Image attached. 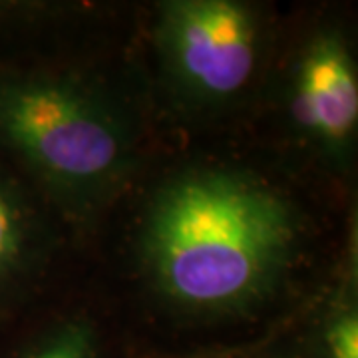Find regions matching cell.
Segmentation results:
<instances>
[{
	"mask_svg": "<svg viewBox=\"0 0 358 358\" xmlns=\"http://www.w3.org/2000/svg\"><path fill=\"white\" fill-rule=\"evenodd\" d=\"M155 40L179 96L205 108L235 100L253 82L263 26L243 2L171 0L159 6Z\"/></svg>",
	"mask_w": 358,
	"mask_h": 358,
	"instance_id": "3957f363",
	"label": "cell"
},
{
	"mask_svg": "<svg viewBox=\"0 0 358 358\" xmlns=\"http://www.w3.org/2000/svg\"><path fill=\"white\" fill-rule=\"evenodd\" d=\"M0 358H98V336L88 320L68 319Z\"/></svg>",
	"mask_w": 358,
	"mask_h": 358,
	"instance_id": "8992f818",
	"label": "cell"
},
{
	"mask_svg": "<svg viewBox=\"0 0 358 358\" xmlns=\"http://www.w3.org/2000/svg\"><path fill=\"white\" fill-rule=\"evenodd\" d=\"M0 155L68 207L112 195L134 162L128 124L82 82L0 60Z\"/></svg>",
	"mask_w": 358,
	"mask_h": 358,
	"instance_id": "7a4b0ae2",
	"label": "cell"
},
{
	"mask_svg": "<svg viewBox=\"0 0 358 358\" xmlns=\"http://www.w3.org/2000/svg\"><path fill=\"white\" fill-rule=\"evenodd\" d=\"M299 215L251 173L197 167L162 185L140 233L148 279L189 315H227L263 301L299 247Z\"/></svg>",
	"mask_w": 358,
	"mask_h": 358,
	"instance_id": "6da1fadb",
	"label": "cell"
},
{
	"mask_svg": "<svg viewBox=\"0 0 358 358\" xmlns=\"http://www.w3.org/2000/svg\"><path fill=\"white\" fill-rule=\"evenodd\" d=\"M44 257V231L20 176L0 155V329L24 303Z\"/></svg>",
	"mask_w": 358,
	"mask_h": 358,
	"instance_id": "5b68a950",
	"label": "cell"
},
{
	"mask_svg": "<svg viewBox=\"0 0 358 358\" xmlns=\"http://www.w3.org/2000/svg\"><path fill=\"white\" fill-rule=\"evenodd\" d=\"M324 358H358V315L355 307L336 310L324 329Z\"/></svg>",
	"mask_w": 358,
	"mask_h": 358,
	"instance_id": "52a82bcc",
	"label": "cell"
},
{
	"mask_svg": "<svg viewBox=\"0 0 358 358\" xmlns=\"http://www.w3.org/2000/svg\"><path fill=\"white\" fill-rule=\"evenodd\" d=\"M291 112L294 124L334 159L350 152L358 124V80L345 38L319 32L294 66Z\"/></svg>",
	"mask_w": 358,
	"mask_h": 358,
	"instance_id": "277c9868",
	"label": "cell"
}]
</instances>
